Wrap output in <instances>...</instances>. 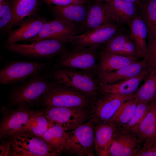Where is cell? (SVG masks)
I'll list each match as a JSON object with an SVG mask.
<instances>
[{
    "label": "cell",
    "mask_w": 156,
    "mask_h": 156,
    "mask_svg": "<svg viewBox=\"0 0 156 156\" xmlns=\"http://www.w3.org/2000/svg\"><path fill=\"white\" fill-rule=\"evenodd\" d=\"M65 44L57 40L47 39L30 44L6 43L5 48L15 53L30 58H47L60 55L66 49Z\"/></svg>",
    "instance_id": "7"
},
{
    "label": "cell",
    "mask_w": 156,
    "mask_h": 156,
    "mask_svg": "<svg viewBox=\"0 0 156 156\" xmlns=\"http://www.w3.org/2000/svg\"><path fill=\"white\" fill-rule=\"evenodd\" d=\"M143 58L149 67L156 69V38L148 40L147 51Z\"/></svg>",
    "instance_id": "34"
},
{
    "label": "cell",
    "mask_w": 156,
    "mask_h": 156,
    "mask_svg": "<svg viewBox=\"0 0 156 156\" xmlns=\"http://www.w3.org/2000/svg\"><path fill=\"white\" fill-rule=\"evenodd\" d=\"M129 34L141 58H143L147 50L148 31L144 20L138 14L128 25Z\"/></svg>",
    "instance_id": "25"
},
{
    "label": "cell",
    "mask_w": 156,
    "mask_h": 156,
    "mask_svg": "<svg viewBox=\"0 0 156 156\" xmlns=\"http://www.w3.org/2000/svg\"><path fill=\"white\" fill-rule=\"evenodd\" d=\"M42 138L49 147L60 156L66 144V131L61 125L55 124L43 135Z\"/></svg>",
    "instance_id": "27"
},
{
    "label": "cell",
    "mask_w": 156,
    "mask_h": 156,
    "mask_svg": "<svg viewBox=\"0 0 156 156\" xmlns=\"http://www.w3.org/2000/svg\"><path fill=\"white\" fill-rule=\"evenodd\" d=\"M96 49L75 46L71 51L66 49L60 54L57 63L63 68L90 70L97 68Z\"/></svg>",
    "instance_id": "11"
},
{
    "label": "cell",
    "mask_w": 156,
    "mask_h": 156,
    "mask_svg": "<svg viewBox=\"0 0 156 156\" xmlns=\"http://www.w3.org/2000/svg\"><path fill=\"white\" fill-rule=\"evenodd\" d=\"M142 85L134 94L139 101L147 102L156 99V69L152 68Z\"/></svg>",
    "instance_id": "28"
},
{
    "label": "cell",
    "mask_w": 156,
    "mask_h": 156,
    "mask_svg": "<svg viewBox=\"0 0 156 156\" xmlns=\"http://www.w3.org/2000/svg\"><path fill=\"white\" fill-rule=\"evenodd\" d=\"M142 145L134 156H154L156 149V141H146L143 142Z\"/></svg>",
    "instance_id": "35"
},
{
    "label": "cell",
    "mask_w": 156,
    "mask_h": 156,
    "mask_svg": "<svg viewBox=\"0 0 156 156\" xmlns=\"http://www.w3.org/2000/svg\"><path fill=\"white\" fill-rule=\"evenodd\" d=\"M40 0H12V17L3 31L9 32L17 26L24 18L34 14Z\"/></svg>",
    "instance_id": "24"
},
{
    "label": "cell",
    "mask_w": 156,
    "mask_h": 156,
    "mask_svg": "<svg viewBox=\"0 0 156 156\" xmlns=\"http://www.w3.org/2000/svg\"><path fill=\"white\" fill-rule=\"evenodd\" d=\"M49 121L72 130L92 118L90 107H43L41 110Z\"/></svg>",
    "instance_id": "5"
},
{
    "label": "cell",
    "mask_w": 156,
    "mask_h": 156,
    "mask_svg": "<svg viewBox=\"0 0 156 156\" xmlns=\"http://www.w3.org/2000/svg\"><path fill=\"white\" fill-rule=\"evenodd\" d=\"M131 132L142 143L156 141V101L145 118Z\"/></svg>",
    "instance_id": "26"
},
{
    "label": "cell",
    "mask_w": 156,
    "mask_h": 156,
    "mask_svg": "<svg viewBox=\"0 0 156 156\" xmlns=\"http://www.w3.org/2000/svg\"><path fill=\"white\" fill-rule=\"evenodd\" d=\"M12 1L6 0L0 10V29L3 30L9 24L12 17Z\"/></svg>",
    "instance_id": "33"
},
{
    "label": "cell",
    "mask_w": 156,
    "mask_h": 156,
    "mask_svg": "<svg viewBox=\"0 0 156 156\" xmlns=\"http://www.w3.org/2000/svg\"><path fill=\"white\" fill-rule=\"evenodd\" d=\"M31 107L25 104H20L15 109L3 105L1 109L2 115L0 123V141L4 139L9 133L26 128L27 123L34 111Z\"/></svg>",
    "instance_id": "12"
},
{
    "label": "cell",
    "mask_w": 156,
    "mask_h": 156,
    "mask_svg": "<svg viewBox=\"0 0 156 156\" xmlns=\"http://www.w3.org/2000/svg\"><path fill=\"white\" fill-rule=\"evenodd\" d=\"M96 1H105L106 2L108 0H94Z\"/></svg>",
    "instance_id": "41"
},
{
    "label": "cell",
    "mask_w": 156,
    "mask_h": 156,
    "mask_svg": "<svg viewBox=\"0 0 156 156\" xmlns=\"http://www.w3.org/2000/svg\"><path fill=\"white\" fill-rule=\"evenodd\" d=\"M114 23L120 25H128L138 14L139 8L124 0H108L106 2Z\"/></svg>",
    "instance_id": "20"
},
{
    "label": "cell",
    "mask_w": 156,
    "mask_h": 156,
    "mask_svg": "<svg viewBox=\"0 0 156 156\" xmlns=\"http://www.w3.org/2000/svg\"><path fill=\"white\" fill-rule=\"evenodd\" d=\"M152 69L149 66L140 74L131 79L114 83L99 84V93L122 95L134 94L138 89L140 83Z\"/></svg>",
    "instance_id": "19"
},
{
    "label": "cell",
    "mask_w": 156,
    "mask_h": 156,
    "mask_svg": "<svg viewBox=\"0 0 156 156\" xmlns=\"http://www.w3.org/2000/svg\"><path fill=\"white\" fill-rule=\"evenodd\" d=\"M101 51L127 57L141 58L129 33L123 31V29L103 45Z\"/></svg>",
    "instance_id": "18"
},
{
    "label": "cell",
    "mask_w": 156,
    "mask_h": 156,
    "mask_svg": "<svg viewBox=\"0 0 156 156\" xmlns=\"http://www.w3.org/2000/svg\"><path fill=\"white\" fill-rule=\"evenodd\" d=\"M92 100L81 91L54 82L40 99L37 106L90 107Z\"/></svg>",
    "instance_id": "1"
},
{
    "label": "cell",
    "mask_w": 156,
    "mask_h": 156,
    "mask_svg": "<svg viewBox=\"0 0 156 156\" xmlns=\"http://www.w3.org/2000/svg\"><path fill=\"white\" fill-rule=\"evenodd\" d=\"M47 20L34 14L29 16L20 23L17 28L8 32L6 43H17L35 37Z\"/></svg>",
    "instance_id": "15"
},
{
    "label": "cell",
    "mask_w": 156,
    "mask_h": 156,
    "mask_svg": "<svg viewBox=\"0 0 156 156\" xmlns=\"http://www.w3.org/2000/svg\"><path fill=\"white\" fill-rule=\"evenodd\" d=\"M55 124L44 116L42 111H34L26 124V128L33 133L42 137L44 133Z\"/></svg>",
    "instance_id": "30"
},
{
    "label": "cell",
    "mask_w": 156,
    "mask_h": 156,
    "mask_svg": "<svg viewBox=\"0 0 156 156\" xmlns=\"http://www.w3.org/2000/svg\"><path fill=\"white\" fill-rule=\"evenodd\" d=\"M54 82L78 90L92 100L99 94V86L90 75L74 69L62 68L52 73Z\"/></svg>",
    "instance_id": "6"
},
{
    "label": "cell",
    "mask_w": 156,
    "mask_h": 156,
    "mask_svg": "<svg viewBox=\"0 0 156 156\" xmlns=\"http://www.w3.org/2000/svg\"><path fill=\"white\" fill-rule=\"evenodd\" d=\"M96 123L91 118L74 129L66 131V144L63 153L77 156H94Z\"/></svg>",
    "instance_id": "3"
},
{
    "label": "cell",
    "mask_w": 156,
    "mask_h": 156,
    "mask_svg": "<svg viewBox=\"0 0 156 156\" xmlns=\"http://www.w3.org/2000/svg\"><path fill=\"white\" fill-rule=\"evenodd\" d=\"M5 139L14 143V156H60L49 147L42 137L26 128L10 133Z\"/></svg>",
    "instance_id": "2"
},
{
    "label": "cell",
    "mask_w": 156,
    "mask_h": 156,
    "mask_svg": "<svg viewBox=\"0 0 156 156\" xmlns=\"http://www.w3.org/2000/svg\"><path fill=\"white\" fill-rule=\"evenodd\" d=\"M49 5L65 6L74 3L86 4L89 0H40Z\"/></svg>",
    "instance_id": "36"
},
{
    "label": "cell",
    "mask_w": 156,
    "mask_h": 156,
    "mask_svg": "<svg viewBox=\"0 0 156 156\" xmlns=\"http://www.w3.org/2000/svg\"><path fill=\"white\" fill-rule=\"evenodd\" d=\"M112 23H115L107 3L96 1L88 6L85 20L83 23L78 26V29L79 33H83L101 25Z\"/></svg>",
    "instance_id": "17"
},
{
    "label": "cell",
    "mask_w": 156,
    "mask_h": 156,
    "mask_svg": "<svg viewBox=\"0 0 156 156\" xmlns=\"http://www.w3.org/2000/svg\"><path fill=\"white\" fill-rule=\"evenodd\" d=\"M156 101V99L147 102L139 101L131 120L121 128L131 132L145 118Z\"/></svg>",
    "instance_id": "32"
},
{
    "label": "cell",
    "mask_w": 156,
    "mask_h": 156,
    "mask_svg": "<svg viewBox=\"0 0 156 156\" xmlns=\"http://www.w3.org/2000/svg\"><path fill=\"white\" fill-rule=\"evenodd\" d=\"M47 66L46 63L36 61L10 62L0 70V83L3 85L17 83L40 73Z\"/></svg>",
    "instance_id": "8"
},
{
    "label": "cell",
    "mask_w": 156,
    "mask_h": 156,
    "mask_svg": "<svg viewBox=\"0 0 156 156\" xmlns=\"http://www.w3.org/2000/svg\"><path fill=\"white\" fill-rule=\"evenodd\" d=\"M139 13L147 27L148 40L156 38V0L142 4Z\"/></svg>",
    "instance_id": "29"
},
{
    "label": "cell",
    "mask_w": 156,
    "mask_h": 156,
    "mask_svg": "<svg viewBox=\"0 0 156 156\" xmlns=\"http://www.w3.org/2000/svg\"><path fill=\"white\" fill-rule=\"evenodd\" d=\"M121 26L112 23L103 25L80 35L70 37V42L75 46L96 49L107 43L121 31Z\"/></svg>",
    "instance_id": "10"
},
{
    "label": "cell",
    "mask_w": 156,
    "mask_h": 156,
    "mask_svg": "<svg viewBox=\"0 0 156 156\" xmlns=\"http://www.w3.org/2000/svg\"><path fill=\"white\" fill-rule=\"evenodd\" d=\"M121 127L112 121L96 122L94 130L95 152L99 156H107L108 151Z\"/></svg>",
    "instance_id": "16"
},
{
    "label": "cell",
    "mask_w": 156,
    "mask_h": 156,
    "mask_svg": "<svg viewBox=\"0 0 156 156\" xmlns=\"http://www.w3.org/2000/svg\"><path fill=\"white\" fill-rule=\"evenodd\" d=\"M79 34L78 25L55 17L52 20H47L38 34L28 40L33 42L47 39H54L66 44L70 42L72 36Z\"/></svg>",
    "instance_id": "13"
},
{
    "label": "cell",
    "mask_w": 156,
    "mask_h": 156,
    "mask_svg": "<svg viewBox=\"0 0 156 156\" xmlns=\"http://www.w3.org/2000/svg\"><path fill=\"white\" fill-rule=\"evenodd\" d=\"M6 0H0V4L4 3Z\"/></svg>",
    "instance_id": "40"
},
{
    "label": "cell",
    "mask_w": 156,
    "mask_h": 156,
    "mask_svg": "<svg viewBox=\"0 0 156 156\" xmlns=\"http://www.w3.org/2000/svg\"><path fill=\"white\" fill-rule=\"evenodd\" d=\"M0 145V156H13V143L11 141L5 139L2 141Z\"/></svg>",
    "instance_id": "37"
},
{
    "label": "cell",
    "mask_w": 156,
    "mask_h": 156,
    "mask_svg": "<svg viewBox=\"0 0 156 156\" xmlns=\"http://www.w3.org/2000/svg\"><path fill=\"white\" fill-rule=\"evenodd\" d=\"M149 67L143 59L99 78V85L115 83L136 76Z\"/></svg>",
    "instance_id": "22"
},
{
    "label": "cell",
    "mask_w": 156,
    "mask_h": 156,
    "mask_svg": "<svg viewBox=\"0 0 156 156\" xmlns=\"http://www.w3.org/2000/svg\"><path fill=\"white\" fill-rule=\"evenodd\" d=\"M125 1H129L133 3L137 6L139 8L141 6L142 4L141 3V0H124Z\"/></svg>",
    "instance_id": "38"
},
{
    "label": "cell",
    "mask_w": 156,
    "mask_h": 156,
    "mask_svg": "<svg viewBox=\"0 0 156 156\" xmlns=\"http://www.w3.org/2000/svg\"><path fill=\"white\" fill-rule=\"evenodd\" d=\"M134 94L122 95L99 93L92 101L90 107L92 118L96 122L108 121L123 103L135 97Z\"/></svg>",
    "instance_id": "9"
},
{
    "label": "cell",
    "mask_w": 156,
    "mask_h": 156,
    "mask_svg": "<svg viewBox=\"0 0 156 156\" xmlns=\"http://www.w3.org/2000/svg\"><path fill=\"white\" fill-rule=\"evenodd\" d=\"M151 0H141V1L142 4L149 1Z\"/></svg>",
    "instance_id": "39"
},
{
    "label": "cell",
    "mask_w": 156,
    "mask_h": 156,
    "mask_svg": "<svg viewBox=\"0 0 156 156\" xmlns=\"http://www.w3.org/2000/svg\"><path fill=\"white\" fill-rule=\"evenodd\" d=\"M139 101L134 97L123 103L108 121L113 122L121 127L131 120Z\"/></svg>",
    "instance_id": "31"
},
{
    "label": "cell",
    "mask_w": 156,
    "mask_h": 156,
    "mask_svg": "<svg viewBox=\"0 0 156 156\" xmlns=\"http://www.w3.org/2000/svg\"><path fill=\"white\" fill-rule=\"evenodd\" d=\"M85 4L74 3L62 6L51 5V8L55 17L78 24V26L83 23L87 14L88 7Z\"/></svg>",
    "instance_id": "23"
},
{
    "label": "cell",
    "mask_w": 156,
    "mask_h": 156,
    "mask_svg": "<svg viewBox=\"0 0 156 156\" xmlns=\"http://www.w3.org/2000/svg\"><path fill=\"white\" fill-rule=\"evenodd\" d=\"M138 59L101 51L97 70L98 78L138 62Z\"/></svg>",
    "instance_id": "21"
},
{
    "label": "cell",
    "mask_w": 156,
    "mask_h": 156,
    "mask_svg": "<svg viewBox=\"0 0 156 156\" xmlns=\"http://www.w3.org/2000/svg\"><path fill=\"white\" fill-rule=\"evenodd\" d=\"M142 144L133 133L121 128L113 141L107 156H134Z\"/></svg>",
    "instance_id": "14"
},
{
    "label": "cell",
    "mask_w": 156,
    "mask_h": 156,
    "mask_svg": "<svg viewBox=\"0 0 156 156\" xmlns=\"http://www.w3.org/2000/svg\"><path fill=\"white\" fill-rule=\"evenodd\" d=\"M39 73L11 89L8 96L10 106H17L23 103L31 107L37 105L40 99L48 90L51 83Z\"/></svg>",
    "instance_id": "4"
}]
</instances>
